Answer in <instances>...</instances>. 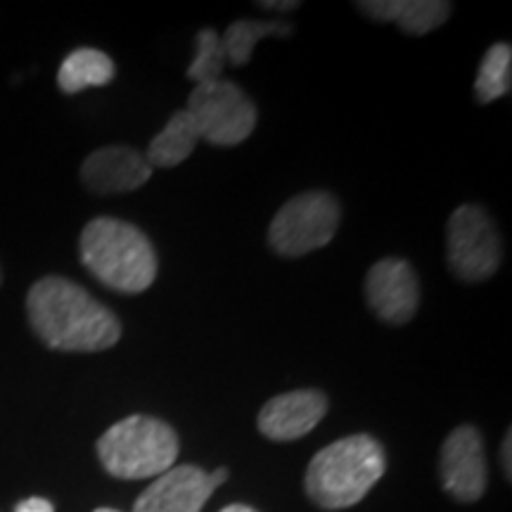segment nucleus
Instances as JSON below:
<instances>
[{"label":"nucleus","instance_id":"f257e3e1","mask_svg":"<svg viewBox=\"0 0 512 512\" xmlns=\"http://www.w3.org/2000/svg\"><path fill=\"white\" fill-rule=\"evenodd\" d=\"M31 330L43 344L67 354H95L114 347L121 323L81 285L60 275H48L27 294Z\"/></svg>","mask_w":512,"mask_h":512},{"label":"nucleus","instance_id":"f03ea898","mask_svg":"<svg viewBox=\"0 0 512 512\" xmlns=\"http://www.w3.org/2000/svg\"><path fill=\"white\" fill-rule=\"evenodd\" d=\"M79 252L81 264L114 292L140 294L157 278L155 247L133 223L98 216L83 228Z\"/></svg>","mask_w":512,"mask_h":512},{"label":"nucleus","instance_id":"7ed1b4c3","mask_svg":"<svg viewBox=\"0 0 512 512\" xmlns=\"http://www.w3.org/2000/svg\"><path fill=\"white\" fill-rule=\"evenodd\" d=\"M387 470L384 448L370 434H354L320 448L306 470V496L323 510L361 503Z\"/></svg>","mask_w":512,"mask_h":512},{"label":"nucleus","instance_id":"20e7f679","mask_svg":"<svg viewBox=\"0 0 512 512\" xmlns=\"http://www.w3.org/2000/svg\"><path fill=\"white\" fill-rule=\"evenodd\" d=\"M100 463L117 479L159 477L176 465L174 427L150 415L119 420L98 439Z\"/></svg>","mask_w":512,"mask_h":512},{"label":"nucleus","instance_id":"39448f33","mask_svg":"<svg viewBox=\"0 0 512 512\" xmlns=\"http://www.w3.org/2000/svg\"><path fill=\"white\" fill-rule=\"evenodd\" d=\"M339 216L342 209L335 195L323 190L302 192L287 200L273 216L268 228V245L275 254L287 259L316 252L335 238Z\"/></svg>","mask_w":512,"mask_h":512},{"label":"nucleus","instance_id":"423d86ee","mask_svg":"<svg viewBox=\"0 0 512 512\" xmlns=\"http://www.w3.org/2000/svg\"><path fill=\"white\" fill-rule=\"evenodd\" d=\"M185 112L195 121L200 140L214 147H235L256 128V105L233 81H214L195 86Z\"/></svg>","mask_w":512,"mask_h":512},{"label":"nucleus","instance_id":"0eeeda50","mask_svg":"<svg viewBox=\"0 0 512 512\" xmlns=\"http://www.w3.org/2000/svg\"><path fill=\"white\" fill-rule=\"evenodd\" d=\"M446 256L451 271L465 283H484L501 268V235L477 204H463L451 214L446 228Z\"/></svg>","mask_w":512,"mask_h":512},{"label":"nucleus","instance_id":"6e6552de","mask_svg":"<svg viewBox=\"0 0 512 512\" xmlns=\"http://www.w3.org/2000/svg\"><path fill=\"white\" fill-rule=\"evenodd\" d=\"M226 479V467L204 472L197 465H176L147 486L133 505V512H202L209 496Z\"/></svg>","mask_w":512,"mask_h":512},{"label":"nucleus","instance_id":"1a4fd4ad","mask_svg":"<svg viewBox=\"0 0 512 512\" xmlns=\"http://www.w3.org/2000/svg\"><path fill=\"white\" fill-rule=\"evenodd\" d=\"M441 486L460 503H475L486 491L484 441L472 425H460L448 434L439 456Z\"/></svg>","mask_w":512,"mask_h":512},{"label":"nucleus","instance_id":"9d476101","mask_svg":"<svg viewBox=\"0 0 512 512\" xmlns=\"http://www.w3.org/2000/svg\"><path fill=\"white\" fill-rule=\"evenodd\" d=\"M366 299L373 313L389 325L413 320L420 306V283L413 266L399 256H387L366 275Z\"/></svg>","mask_w":512,"mask_h":512},{"label":"nucleus","instance_id":"9b49d317","mask_svg":"<svg viewBox=\"0 0 512 512\" xmlns=\"http://www.w3.org/2000/svg\"><path fill=\"white\" fill-rule=\"evenodd\" d=\"M150 174L145 157L126 145L100 147L81 166L83 185L98 195H121L143 188Z\"/></svg>","mask_w":512,"mask_h":512},{"label":"nucleus","instance_id":"f8f14e48","mask_svg":"<svg viewBox=\"0 0 512 512\" xmlns=\"http://www.w3.org/2000/svg\"><path fill=\"white\" fill-rule=\"evenodd\" d=\"M328 413V396L318 389H297L275 396L261 408L259 430L273 441H294L309 434Z\"/></svg>","mask_w":512,"mask_h":512},{"label":"nucleus","instance_id":"ddd939ff","mask_svg":"<svg viewBox=\"0 0 512 512\" xmlns=\"http://www.w3.org/2000/svg\"><path fill=\"white\" fill-rule=\"evenodd\" d=\"M358 8L377 22L399 24L403 34L425 36L439 29L451 17L453 5L441 0H373V3H358Z\"/></svg>","mask_w":512,"mask_h":512},{"label":"nucleus","instance_id":"4468645a","mask_svg":"<svg viewBox=\"0 0 512 512\" xmlns=\"http://www.w3.org/2000/svg\"><path fill=\"white\" fill-rule=\"evenodd\" d=\"M197 143H200V133H197L195 121L188 112L181 110L152 138L145 162L150 164V169H174L192 155Z\"/></svg>","mask_w":512,"mask_h":512},{"label":"nucleus","instance_id":"2eb2a0df","mask_svg":"<svg viewBox=\"0 0 512 512\" xmlns=\"http://www.w3.org/2000/svg\"><path fill=\"white\" fill-rule=\"evenodd\" d=\"M114 62L110 55L95 48H79L64 57L57 72V86L62 93L74 95L86 91V88L107 86L114 79Z\"/></svg>","mask_w":512,"mask_h":512},{"label":"nucleus","instance_id":"dca6fc26","mask_svg":"<svg viewBox=\"0 0 512 512\" xmlns=\"http://www.w3.org/2000/svg\"><path fill=\"white\" fill-rule=\"evenodd\" d=\"M292 27L285 22H254V19H238L221 36L226 62L235 67H245L254 53V46L266 36H290Z\"/></svg>","mask_w":512,"mask_h":512},{"label":"nucleus","instance_id":"f3484780","mask_svg":"<svg viewBox=\"0 0 512 512\" xmlns=\"http://www.w3.org/2000/svg\"><path fill=\"white\" fill-rule=\"evenodd\" d=\"M512 50L508 43H496L484 55L482 64H479V74L475 81L477 100L482 105H489L503 95L510 93L512 86Z\"/></svg>","mask_w":512,"mask_h":512},{"label":"nucleus","instance_id":"a211bd4d","mask_svg":"<svg viewBox=\"0 0 512 512\" xmlns=\"http://www.w3.org/2000/svg\"><path fill=\"white\" fill-rule=\"evenodd\" d=\"M223 67H226V53H223L221 36L214 29H202L197 34V50L195 60L188 67V79L197 86L214 83L221 79Z\"/></svg>","mask_w":512,"mask_h":512},{"label":"nucleus","instance_id":"6ab92c4d","mask_svg":"<svg viewBox=\"0 0 512 512\" xmlns=\"http://www.w3.org/2000/svg\"><path fill=\"white\" fill-rule=\"evenodd\" d=\"M15 512H55V505L48 498H27V501L17 503Z\"/></svg>","mask_w":512,"mask_h":512},{"label":"nucleus","instance_id":"aec40b11","mask_svg":"<svg viewBox=\"0 0 512 512\" xmlns=\"http://www.w3.org/2000/svg\"><path fill=\"white\" fill-rule=\"evenodd\" d=\"M510 448H512V434L508 432L505 434V441H503V448H501V460H503V470H505V477H512V460H510Z\"/></svg>","mask_w":512,"mask_h":512},{"label":"nucleus","instance_id":"412c9836","mask_svg":"<svg viewBox=\"0 0 512 512\" xmlns=\"http://www.w3.org/2000/svg\"><path fill=\"white\" fill-rule=\"evenodd\" d=\"M261 8H266V10H297L299 8V3L297 0H287V3H264V0H261Z\"/></svg>","mask_w":512,"mask_h":512},{"label":"nucleus","instance_id":"4be33fe9","mask_svg":"<svg viewBox=\"0 0 512 512\" xmlns=\"http://www.w3.org/2000/svg\"><path fill=\"white\" fill-rule=\"evenodd\" d=\"M221 512H256V510H254V508H249V505L233 503V505H228V508H223Z\"/></svg>","mask_w":512,"mask_h":512},{"label":"nucleus","instance_id":"5701e85b","mask_svg":"<svg viewBox=\"0 0 512 512\" xmlns=\"http://www.w3.org/2000/svg\"><path fill=\"white\" fill-rule=\"evenodd\" d=\"M95 512H119V510H112V508H100V510H95Z\"/></svg>","mask_w":512,"mask_h":512},{"label":"nucleus","instance_id":"b1692460","mask_svg":"<svg viewBox=\"0 0 512 512\" xmlns=\"http://www.w3.org/2000/svg\"><path fill=\"white\" fill-rule=\"evenodd\" d=\"M0 285H3V268H0Z\"/></svg>","mask_w":512,"mask_h":512}]
</instances>
